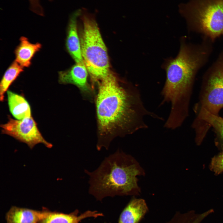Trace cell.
Segmentation results:
<instances>
[{
  "label": "cell",
  "instance_id": "1",
  "mask_svg": "<svg viewBox=\"0 0 223 223\" xmlns=\"http://www.w3.org/2000/svg\"><path fill=\"white\" fill-rule=\"evenodd\" d=\"M120 81L111 72L97 83L94 98L97 123L96 149H109L112 141L147 126L144 117L150 115L137 87Z\"/></svg>",
  "mask_w": 223,
  "mask_h": 223
},
{
  "label": "cell",
  "instance_id": "2",
  "mask_svg": "<svg viewBox=\"0 0 223 223\" xmlns=\"http://www.w3.org/2000/svg\"><path fill=\"white\" fill-rule=\"evenodd\" d=\"M84 172L89 177V194L99 201L108 197L139 195L137 177L145 174L133 157L119 149L106 157L94 170Z\"/></svg>",
  "mask_w": 223,
  "mask_h": 223
},
{
  "label": "cell",
  "instance_id": "3",
  "mask_svg": "<svg viewBox=\"0 0 223 223\" xmlns=\"http://www.w3.org/2000/svg\"><path fill=\"white\" fill-rule=\"evenodd\" d=\"M203 52L183 44L176 58L169 60L165 64L166 79L161 92L163 99L161 104L171 103L170 113L165 123L169 128L180 126L186 116L190 88L203 60Z\"/></svg>",
  "mask_w": 223,
  "mask_h": 223
},
{
  "label": "cell",
  "instance_id": "4",
  "mask_svg": "<svg viewBox=\"0 0 223 223\" xmlns=\"http://www.w3.org/2000/svg\"><path fill=\"white\" fill-rule=\"evenodd\" d=\"M80 17L82 22L80 37L82 56L94 87L110 72L107 49L94 15L82 8Z\"/></svg>",
  "mask_w": 223,
  "mask_h": 223
},
{
  "label": "cell",
  "instance_id": "5",
  "mask_svg": "<svg viewBox=\"0 0 223 223\" xmlns=\"http://www.w3.org/2000/svg\"><path fill=\"white\" fill-rule=\"evenodd\" d=\"M190 25L212 39L223 35V0H191L180 5Z\"/></svg>",
  "mask_w": 223,
  "mask_h": 223
},
{
  "label": "cell",
  "instance_id": "6",
  "mask_svg": "<svg viewBox=\"0 0 223 223\" xmlns=\"http://www.w3.org/2000/svg\"><path fill=\"white\" fill-rule=\"evenodd\" d=\"M8 118L7 123L1 125L2 133L26 144L31 149L39 143L48 148L52 147V144L47 141L42 135L32 116L20 120L13 119L10 116Z\"/></svg>",
  "mask_w": 223,
  "mask_h": 223
},
{
  "label": "cell",
  "instance_id": "7",
  "mask_svg": "<svg viewBox=\"0 0 223 223\" xmlns=\"http://www.w3.org/2000/svg\"><path fill=\"white\" fill-rule=\"evenodd\" d=\"M223 107V57L216 63L209 75L201 107L218 116Z\"/></svg>",
  "mask_w": 223,
  "mask_h": 223
},
{
  "label": "cell",
  "instance_id": "8",
  "mask_svg": "<svg viewBox=\"0 0 223 223\" xmlns=\"http://www.w3.org/2000/svg\"><path fill=\"white\" fill-rule=\"evenodd\" d=\"M87 71L84 64L76 63L69 69L59 72V82L63 84L75 85L85 98L92 101L95 91L88 81Z\"/></svg>",
  "mask_w": 223,
  "mask_h": 223
},
{
  "label": "cell",
  "instance_id": "9",
  "mask_svg": "<svg viewBox=\"0 0 223 223\" xmlns=\"http://www.w3.org/2000/svg\"><path fill=\"white\" fill-rule=\"evenodd\" d=\"M81 11V9L77 10L70 16L68 26L66 45L68 52L76 63L84 64L77 29V19L80 16Z\"/></svg>",
  "mask_w": 223,
  "mask_h": 223
},
{
  "label": "cell",
  "instance_id": "10",
  "mask_svg": "<svg viewBox=\"0 0 223 223\" xmlns=\"http://www.w3.org/2000/svg\"><path fill=\"white\" fill-rule=\"evenodd\" d=\"M76 209L72 212L66 214L56 211L52 212L48 209L45 216L39 223H79L82 220L90 217L97 218L103 214L96 211L88 210L79 215Z\"/></svg>",
  "mask_w": 223,
  "mask_h": 223
},
{
  "label": "cell",
  "instance_id": "11",
  "mask_svg": "<svg viewBox=\"0 0 223 223\" xmlns=\"http://www.w3.org/2000/svg\"><path fill=\"white\" fill-rule=\"evenodd\" d=\"M48 209L41 211L12 206L7 213V223H39L46 215Z\"/></svg>",
  "mask_w": 223,
  "mask_h": 223
},
{
  "label": "cell",
  "instance_id": "12",
  "mask_svg": "<svg viewBox=\"0 0 223 223\" xmlns=\"http://www.w3.org/2000/svg\"><path fill=\"white\" fill-rule=\"evenodd\" d=\"M148 211L144 199L133 197L122 211L118 223H139Z\"/></svg>",
  "mask_w": 223,
  "mask_h": 223
},
{
  "label": "cell",
  "instance_id": "13",
  "mask_svg": "<svg viewBox=\"0 0 223 223\" xmlns=\"http://www.w3.org/2000/svg\"><path fill=\"white\" fill-rule=\"evenodd\" d=\"M7 93L9 110L15 118L20 120L32 116L30 105L24 96L10 90Z\"/></svg>",
  "mask_w": 223,
  "mask_h": 223
},
{
  "label": "cell",
  "instance_id": "14",
  "mask_svg": "<svg viewBox=\"0 0 223 223\" xmlns=\"http://www.w3.org/2000/svg\"><path fill=\"white\" fill-rule=\"evenodd\" d=\"M41 47L39 43H32L26 37H21L20 44L15 50V60L23 67H29L32 58Z\"/></svg>",
  "mask_w": 223,
  "mask_h": 223
},
{
  "label": "cell",
  "instance_id": "15",
  "mask_svg": "<svg viewBox=\"0 0 223 223\" xmlns=\"http://www.w3.org/2000/svg\"><path fill=\"white\" fill-rule=\"evenodd\" d=\"M23 67L15 60L4 73L0 83V100L3 102L4 94L17 77L23 71Z\"/></svg>",
  "mask_w": 223,
  "mask_h": 223
},
{
  "label": "cell",
  "instance_id": "16",
  "mask_svg": "<svg viewBox=\"0 0 223 223\" xmlns=\"http://www.w3.org/2000/svg\"><path fill=\"white\" fill-rule=\"evenodd\" d=\"M198 117L200 120L205 122L208 127L212 126L223 140V118L212 114L203 107H201Z\"/></svg>",
  "mask_w": 223,
  "mask_h": 223
},
{
  "label": "cell",
  "instance_id": "17",
  "mask_svg": "<svg viewBox=\"0 0 223 223\" xmlns=\"http://www.w3.org/2000/svg\"><path fill=\"white\" fill-rule=\"evenodd\" d=\"M204 217L201 214L194 219L190 212L182 214L177 212L167 223H199Z\"/></svg>",
  "mask_w": 223,
  "mask_h": 223
},
{
  "label": "cell",
  "instance_id": "18",
  "mask_svg": "<svg viewBox=\"0 0 223 223\" xmlns=\"http://www.w3.org/2000/svg\"><path fill=\"white\" fill-rule=\"evenodd\" d=\"M210 167L211 169L216 174H219L223 172V152L212 159Z\"/></svg>",
  "mask_w": 223,
  "mask_h": 223
},
{
  "label": "cell",
  "instance_id": "19",
  "mask_svg": "<svg viewBox=\"0 0 223 223\" xmlns=\"http://www.w3.org/2000/svg\"><path fill=\"white\" fill-rule=\"evenodd\" d=\"M28 0L29 3L30 9L32 11L41 16L44 15V9L40 3V0ZM47 0L52 1L53 0Z\"/></svg>",
  "mask_w": 223,
  "mask_h": 223
}]
</instances>
